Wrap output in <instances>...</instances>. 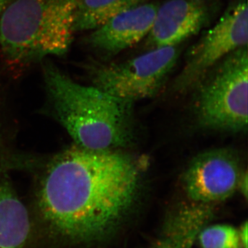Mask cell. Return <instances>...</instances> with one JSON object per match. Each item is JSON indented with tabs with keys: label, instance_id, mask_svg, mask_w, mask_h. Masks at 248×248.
Segmentation results:
<instances>
[{
	"label": "cell",
	"instance_id": "cell-11",
	"mask_svg": "<svg viewBox=\"0 0 248 248\" xmlns=\"http://www.w3.org/2000/svg\"><path fill=\"white\" fill-rule=\"evenodd\" d=\"M211 216L210 205L194 202L183 205L171 217L162 239L154 248H193Z\"/></svg>",
	"mask_w": 248,
	"mask_h": 248
},
{
	"label": "cell",
	"instance_id": "cell-3",
	"mask_svg": "<svg viewBox=\"0 0 248 248\" xmlns=\"http://www.w3.org/2000/svg\"><path fill=\"white\" fill-rule=\"evenodd\" d=\"M79 0H12L0 16L4 61L22 68L50 55L62 56L73 40Z\"/></svg>",
	"mask_w": 248,
	"mask_h": 248
},
{
	"label": "cell",
	"instance_id": "cell-13",
	"mask_svg": "<svg viewBox=\"0 0 248 248\" xmlns=\"http://www.w3.org/2000/svg\"><path fill=\"white\" fill-rule=\"evenodd\" d=\"M198 239L202 248H241L239 232L229 225L203 228Z\"/></svg>",
	"mask_w": 248,
	"mask_h": 248
},
{
	"label": "cell",
	"instance_id": "cell-16",
	"mask_svg": "<svg viewBox=\"0 0 248 248\" xmlns=\"http://www.w3.org/2000/svg\"><path fill=\"white\" fill-rule=\"evenodd\" d=\"M12 0H0V16L4 12L6 8L9 6Z\"/></svg>",
	"mask_w": 248,
	"mask_h": 248
},
{
	"label": "cell",
	"instance_id": "cell-12",
	"mask_svg": "<svg viewBox=\"0 0 248 248\" xmlns=\"http://www.w3.org/2000/svg\"><path fill=\"white\" fill-rule=\"evenodd\" d=\"M148 0H79L75 13L73 29L92 31L125 10L148 2Z\"/></svg>",
	"mask_w": 248,
	"mask_h": 248
},
{
	"label": "cell",
	"instance_id": "cell-6",
	"mask_svg": "<svg viewBox=\"0 0 248 248\" xmlns=\"http://www.w3.org/2000/svg\"><path fill=\"white\" fill-rule=\"evenodd\" d=\"M248 1L235 0L214 27L187 50L185 63L173 89L179 93L195 89L203 77L225 57L248 45Z\"/></svg>",
	"mask_w": 248,
	"mask_h": 248
},
{
	"label": "cell",
	"instance_id": "cell-15",
	"mask_svg": "<svg viewBox=\"0 0 248 248\" xmlns=\"http://www.w3.org/2000/svg\"><path fill=\"white\" fill-rule=\"evenodd\" d=\"M239 232L240 241L243 248H248V223H244Z\"/></svg>",
	"mask_w": 248,
	"mask_h": 248
},
{
	"label": "cell",
	"instance_id": "cell-4",
	"mask_svg": "<svg viewBox=\"0 0 248 248\" xmlns=\"http://www.w3.org/2000/svg\"><path fill=\"white\" fill-rule=\"evenodd\" d=\"M248 45L217 63L195 86L194 110L204 128L228 133L248 130Z\"/></svg>",
	"mask_w": 248,
	"mask_h": 248
},
{
	"label": "cell",
	"instance_id": "cell-8",
	"mask_svg": "<svg viewBox=\"0 0 248 248\" xmlns=\"http://www.w3.org/2000/svg\"><path fill=\"white\" fill-rule=\"evenodd\" d=\"M220 0H168L158 6L147 36L150 49L174 46L208 27L218 14Z\"/></svg>",
	"mask_w": 248,
	"mask_h": 248
},
{
	"label": "cell",
	"instance_id": "cell-14",
	"mask_svg": "<svg viewBox=\"0 0 248 248\" xmlns=\"http://www.w3.org/2000/svg\"><path fill=\"white\" fill-rule=\"evenodd\" d=\"M248 171L244 170L241 174V179H240L238 190L241 191V193L244 196L245 198L248 197Z\"/></svg>",
	"mask_w": 248,
	"mask_h": 248
},
{
	"label": "cell",
	"instance_id": "cell-1",
	"mask_svg": "<svg viewBox=\"0 0 248 248\" xmlns=\"http://www.w3.org/2000/svg\"><path fill=\"white\" fill-rule=\"evenodd\" d=\"M138 160L119 151L74 146L50 161L37 205L52 236L71 245L100 242L115 232L138 199Z\"/></svg>",
	"mask_w": 248,
	"mask_h": 248
},
{
	"label": "cell",
	"instance_id": "cell-2",
	"mask_svg": "<svg viewBox=\"0 0 248 248\" xmlns=\"http://www.w3.org/2000/svg\"><path fill=\"white\" fill-rule=\"evenodd\" d=\"M43 73L55 116L77 146L118 151L131 143L133 103L78 84L50 62L44 63Z\"/></svg>",
	"mask_w": 248,
	"mask_h": 248
},
{
	"label": "cell",
	"instance_id": "cell-5",
	"mask_svg": "<svg viewBox=\"0 0 248 248\" xmlns=\"http://www.w3.org/2000/svg\"><path fill=\"white\" fill-rule=\"evenodd\" d=\"M179 46L150 49L120 63L84 65L93 86L132 103L156 95L178 61Z\"/></svg>",
	"mask_w": 248,
	"mask_h": 248
},
{
	"label": "cell",
	"instance_id": "cell-10",
	"mask_svg": "<svg viewBox=\"0 0 248 248\" xmlns=\"http://www.w3.org/2000/svg\"><path fill=\"white\" fill-rule=\"evenodd\" d=\"M30 228L27 209L0 170V248H23Z\"/></svg>",
	"mask_w": 248,
	"mask_h": 248
},
{
	"label": "cell",
	"instance_id": "cell-7",
	"mask_svg": "<svg viewBox=\"0 0 248 248\" xmlns=\"http://www.w3.org/2000/svg\"><path fill=\"white\" fill-rule=\"evenodd\" d=\"M243 172L237 155L231 150H210L191 161L183 185L191 202L210 205L227 200L238 190Z\"/></svg>",
	"mask_w": 248,
	"mask_h": 248
},
{
	"label": "cell",
	"instance_id": "cell-9",
	"mask_svg": "<svg viewBox=\"0 0 248 248\" xmlns=\"http://www.w3.org/2000/svg\"><path fill=\"white\" fill-rule=\"evenodd\" d=\"M159 5L146 2L114 16L91 31L85 43L104 57H112L139 43L153 27Z\"/></svg>",
	"mask_w": 248,
	"mask_h": 248
}]
</instances>
